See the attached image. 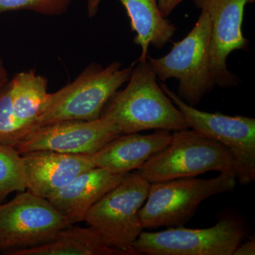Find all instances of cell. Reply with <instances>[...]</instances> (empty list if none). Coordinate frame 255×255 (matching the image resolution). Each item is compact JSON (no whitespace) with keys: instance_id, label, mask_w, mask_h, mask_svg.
Listing matches in <instances>:
<instances>
[{"instance_id":"16","label":"cell","mask_w":255,"mask_h":255,"mask_svg":"<svg viewBox=\"0 0 255 255\" xmlns=\"http://www.w3.org/2000/svg\"><path fill=\"white\" fill-rule=\"evenodd\" d=\"M127 10L132 31L136 33L134 43L141 48L136 62L147 60L149 47L163 48L177 31L175 26L164 17L158 0H119Z\"/></svg>"},{"instance_id":"19","label":"cell","mask_w":255,"mask_h":255,"mask_svg":"<svg viewBox=\"0 0 255 255\" xmlns=\"http://www.w3.org/2000/svg\"><path fill=\"white\" fill-rule=\"evenodd\" d=\"M73 0H0V14L28 10L46 16H58L66 12Z\"/></svg>"},{"instance_id":"6","label":"cell","mask_w":255,"mask_h":255,"mask_svg":"<svg viewBox=\"0 0 255 255\" xmlns=\"http://www.w3.org/2000/svg\"><path fill=\"white\" fill-rule=\"evenodd\" d=\"M233 157L226 146L194 131H174L163 150L151 157L137 172L149 182L195 177L210 171L233 172Z\"/></svg>"},{"instance_id":"22","label":"cell","mask_w":255,"mask_h":255,"mask_svg":"<svg viewBox=\"0 0 255 255\" xmlns=\"http://www.w3.org/2000/svg\"><path fill=\"white\" fill-rule=\"evenodd\" d=\"M255 255V236L249 238L246 243H242L233 255Z\"/></svg>"},{"instance_id":"5","label":"cell","mask_w":255,"mask_h":255,"mask_svg":"<svg viewBox=\"0 0 255 255\" xmlns=\"http://www.w3.org/2000/svg\"><path fill=\"white\" fill-rule=\"evenodd\" d=\"M236 180L233 172H227L210 179L186 177L151 183L145 206L139 211L144 229L184 226L203 201L234 190Z\"/></svg>"},{"instance_id":"10","label":"cell","mask_w":255,"mask_h":255,"mask_svg":"<svg viewBox=\"0 0 255 255\" xmlns=\"http://www.w3.org/2000/svg\"><path fill=\"white\" fill-rule=\"evenodd\" d=\"M121 135L117 126L105 117L92 121H62L35 129L15 149L21 155L31 151L50 150L92 155Z\"/></svg>"},{"instance_id":"12","label":"cell","mask_w":255,"mask_h":255,"mask_svg":"<svg viewBox=\"0 0 255 255\" xmlns=\"http://www.w3.org/2000/svg\"><path fill=\"white\" fill-rule=\"evenodd\" d=\"M26 190L48 199L85 171L95 167L92 155L35 150L21 154Z\"/></svg>"},{"instance_id":"18","label":"cell","mask_w":255,"mask_h":255,"mask_svg":"<svg viewBox=\"0 0 255 255\" xmlns=\"http://www.w3.org/2000/svg\"><path fill=\"white\" fill-rule=\"evenodd\" d=\"M23 191L21 154L14 147L0 144V202L11 193Z\"/></svg>"},{"instance_id":"2","label":"cell","mask_w":255,"mask_h":255,"mask_svg":"<svg viewBox=\"0 0 255 255\" xmlns=\"http://www.w3.org/2000/svg\"><path fill=\"white\" fill-rule=\"evenodd\" d=\"M131 70V66L123 68L119 62L105 68L100 64H90L73 82L48 94L36 128L62 121L100 118L109 101L128 81Z\"/></svg>"},{"instance_id":"4","label":"cell","mask_w":255,"mask_h":255,"mask_svg":"<svg viewBox=\"0 0 255 255\" xmlns=\"http://www.w3.org/2000/svg\"><path fill=\"white\" fill-rule=\"evenodd\" d=\"M150 185L137 170L128 172L89 210L85 221L106 246L127 255H137L132 245L144 229L139 211Z\"/></svg>"},{"instance_id":"11","label":"cell","mask_w":255,"mask_h":255,"mask_svg":"<svg viewBox=\"0 0 255 255\" xmlns=\"http://www.w3.org/2000/svg\"><path fill=\"white\" fill-rule=\"evenodd\" d=\"M211 23L210 66L216 87L236 86L240 80L228 70L227 59L235 50H247L249 41L243 33L245 7L254 0H193Z\"/></svg>"},{"instance_id":"17","label":"cell","mask_w":255,"mask_h":255,"mask_svg":"<svg viewBox=\"0 0 255 255\" xmlns=\"http://www.w3.org/2000/svg\"><path fill=\"white\" fill-rule=\"evenodd\" d=\"M5 253L8 255H127L106 246L91 228L73 225L63 228L46 244Z\"/></svg>"},{"instance_id":"3","label":"cell","mask_w":255,"mask_h":255,"mask_svg":"<svg viewBox=\"0 0 255 255\" xmlns=\"http://www.w3.org/2000/svg\"><path fill=\"white\" fill-rule=\"evenodd\" d=\"M211 23L201 11L194 27L170 51L161 58L147 55V61L157 80L178 81L177 96L191 107H196L204 96L216 87L210 66Z\"/></svg>"},{"instance_id":"14","label":"cell","mask_w":255,"mask_h":255,"mask_svg":"<svg viewBox=\"0 0 255 255\" xmlns=\"http://www.w3.org/2000/svg\"><path fill=\"white\" fill-rule=\"evenodd\" d=\"M124 176L95 167L82 172L47 199L70 225L82 222L92 206L117 187Z\"/></svg>"},{"instance_id":"7","label":"cell","mask_w":255,"mask_h":255,"mask_svg":"<svg viewBox=\"0 0 255 255\" xmlns=\"http://www.w3.org/2000/svg\"><path fill=\"white\" fill-rule=\"evenodd\" d=\"M246 236L243 221L228 215L204 229L182 226L159 232L142 231L132 248L137 255H233Z\"/></svg>"},{"instance_id":"23","label":"cell","mask_w":255,"mask_h":255,"mask_svg":"<svg viewBox=\"0 0 255 255\" xmlns=\"http://www.w3.org/2000/svg\"><path fill=\"white\" fill-rule=\"evenodd\" d=\"M102 0H87V14L90 18L94 17L98 12Z\"/></svg>"},{"instance_id":"20","label":"cell","mask_w":255,"mask_h":255,"mask_svg":"<svg viewBox=\"0 0 255 255\" xmlns=\"http://www.w3.org/2000/svg\"><path fill=\"white\" fill-rule=\"evenodd\" d=\"M12 97L9 82L0 90V144L16 147Z\"/></svg>"},{"instance_id":"8","label":"cell","mask_w":255,"mask_h":255,"mask_svg":"<svg viewBox=\"0 0 255 255\" xmlns=\"http://www.w3.org/2000/svg\"><path fill=\"white\" fill-rule=\"evenodd\" d=\"M161 88L182 112L189 128L226 146L233 157V171L242 184L255 180V119L209 113L188 105L159 81Z\"/></svg>"},{"instance_id":"9","label":"cell","mask_w":255,"mask_h":255,"mask_svg":"<svg viewBox=\"0 0 255 255\" xmlns=\"http://www.w3.org/2000/svg\"><path fill=\"white\" fill-rule=\"evenodd\" d=\"M70 226L48 199L26 190L19 191L9 202L0 203V250L15 251L46 244Z\"/></svg>"},{"instance_id":"1","label":"cell","mask_w":255,"mask_h":255,"mask_svg":"<svg viewBox=\"0 0 255 255\" xmlns=\"http://www.w3.org/2000/svg\"><path fill=\"white\" fill-rule=\"evenodd\" d=\"M136 63L127 86L116 92L101 117L112 120L122 134L189 129L182 112L161 88L147 60Z\"/></svg>"},{"instance_id":"15","label":"cell","mask_w":255,"mask_h":255,"mask_svg":"<svg viewBox=\"0 0 255 255\" xmlns=\"http://www.w3.org/2000/svg\"><path fill=\"white\" fill-rule=\"evenodd\" d=\"M9 82L16 147L36 128L42 105L48 94V80L31 70L16 74Z\"/></svg>"},{"instance_id":"24","label":"cell","mask_w":255,"mask_h":255,"mask_svg":"<svg viewBox=\"0 0 255 255\" xmlns=\"http://www.w3.org/2000/svg\"><path fill=\"white\" fill-rule=\"evenodd\" d=\"M9 82V74L5 68L2 60L0 58V90Z\"/></svg>"},{"instance_id":"13","label":"cell","mask_w":255,"mask_h":255,"mask_svg":"<svg viewBox=\"0 0 255 255\" xmlns=\"http://www.w3.org/2000/svg\"><path fill=\"white\" fill-rule=\"evenodd\" d=\"M172 135L167 130H156L148 135L122 134L92 155V160L96 167L112 173L126 174L136 171L169 145Z\"/></svg>"},{"instance_id":"21","label":"cell","mask_w":255,"mask_h":255,"mask_svg":"<svg viewBox=\"0 0 255 255\" xmlns=\"http://www.w3.org/2000/svg\"><path fill=\"white\" fill-rule=\"evenodd\" d=\"M184 0H158L159 9L164 17L167 18Z\"/></svg>"}]
</instances>
